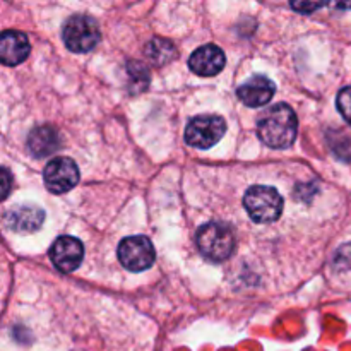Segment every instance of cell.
Instances as JSON below:
<instances>
[{
    "mask_svg": "<svg viewBox=\"0 0 351 351\" xmlns=\"http://www.w3.org/2000/svg\"><path fill=\"white\" fill-rule=\"evenodd\" d=\"M336 105H338V110L343 115V119H345L351 125V86H348V88H343L341 91L338 93Z\"/></svg>",
    "mask_w": 351,
    "mask_h": 351,
    "instance_id": "15",
    "label": "cell"
},
{
    "mask_svg": "<svg viewBox=\"0 0 351 351\" xmlns=\"http://www.w3.org/2000/svg\"><path fill=\"white\" fill-rule=\"evenodd\" d=\"M195 242H197L199 252L206 259L213 261V263H223V261H226L233 254L235 237H233L232 228L228 225L219 221H211L206 223V225H202L197 230Z\"/></svg>",
    "mask_w": 351,
    "mask_h": 351,
    "instance_id": "2",
    "label": "cell"
},
{
    "mask_svg": "<svg viewBox=\"0 0 351 351\" xmlns=\"http://www.w3.org/2000/svg\"><path fill=\"white\" fill-rule=\"evenodd\" d=\"M65 47L74 53H86L91 51L101 40V33L93 17L84 14H75L69 17L62 31Z\"/></svg>",
    "mask_w": 351,
    "mask_h": 351,
    "instance_id": "4",
    "label": "cell"
},
{
    "mask_svg": "<svg viewBox=\"0 0 351 351\" xmlns=\"http://www.w3.org/2000/svg\"><path fill=\"white\" fill-rule=\"evenodd\" d=\"M156 252L151 240L144 235L127 237L119 245V261L127 271L141 273L153 266Z\"/></svg>",
    "mask_w": 351,
    "mask_h": 351,
    "instance_id": "6",
    "label": "cell"
},
{
    "mask_svg": "<svg viewBox=\"0 0 351 351\" xmlns=\"http://www.w3.org/2000/svg\"><path fill=\"white\" fill-rule=\"evenodd\" d=\"M146 57L156 65L168 64L175 57L173 43L163 38H154L146 45Z\"/></svg>",
    "mask_w": 351,
    "mask_h": 351,
    "instance_id": "14",
    "label": "cell"
},
{
    "mask_svg": "<svg viewBox=\"0 0 351 351\" xmlns=\"http://www.w3.org/2000/svg\"><path fill=\"white\" fill-rule=\"evenodd\" d=\"M293 7L295 9H300V10L307 9V5H298V3H293ZM317 7H321V5H311V9H317Z\"/></svg>",
    "mask_w": 351,
    "mask_h": 351,
    "instance_id": "18",
    "label": "cell"
},
{
    "mask_svg": "<svg viewBox=\"0 0 351 351\" xmlns=\"http://www.w3.org/2000/svg\"><path fill=\"white\" fill-rule=\"evenodd\" d=\"M45 211L36 206H17L5 215V223L16 233H34L43 225Z\"/></svg>",
    "mask_w": 351,
    "mask_h": 351,
    "instance_id": "12",
    "label": "cell"
},
{
    "mask_svg": "<svg viewBox=\"0 0 351 351\" xmlns=\"http://www.w3.org/2000/svg\"><path fill=\"white\" fill-rule=\"evenodd\" d=\"M50 259L58 271L62 273H72L81 266L84 259V247L81 240L75 237L62 235L51 243Z\"/></svg>",
    "mask_w": 351,
    "mask_h": 351,
    "instance_id": "8",
    "label": "cell"
},
{
    "mask_svg": "<svg viewBox=\"0 0 351 351\" xmlns=\"http://www.w3.org/2000/svg\"><path fill=\"white\" fill-rule=\"evenodd\" d=\"M335 263L336 266L343 267V269H351V243L339 247V250L336 252Z\"/></svg>",
    "mask_w": 351,
    "mask_h": 351,
    "instance_id": "16",
    "label": "cell"
},
{
    "mask_svg": "<svg viewBox=\"0 0 351 351\" xmlns=\"http://www.w3.org/2000/svg\"><path fill=\"white\" fill-rule=\"evenodd\" d=\"M274 82L266 75H254L249 81L243 82L239 88L237 95H239L240 101L243 105L250 106V108H259V106L266 105L271 101L274 96Z\"/></svg>",
    "mask_w": 351,
    "mask_h": 351,
    "instance_id": "10",
    "label": "cell"
},
{
    "mask_svg": "<svg viewBox=\"0 0 351 351\" xmlns=\"http://www.w3.org/2000/svg\"><path fill=\"white\" fill-rule=\"evenodd\" d=\"M298 132V120L293 108L287 103H278L264 110L257 120V134L266 146L285 149L291 146Z\"/></svg>",
    "mask_w": 351,
    "mask_h": 351,
    "instance_id": "1",
    "label": "cell"
},
{
    "mask_svg": "<svg viewBox=\"0 0 351 351\" xmlns=\"http://www.w3.org/2000/svg\"><path fill=\"white\" fill-rule=\"evenodd\" d=\"M27 147L31 154L36 158H45L53 154L60 147V137L58 132L50 125L34 127L27 136Z\"/></svg>",
    "mask_w": 351,
    "mask_h": 351,
    "instance_id": "13",
    "label": "cell"
},
{
    "mask_svg": "<svg viewBox=\"0 0 351 351\" xmlns=\"http://www.w3.org/2000/svg\"><path fill=\"white\" fill-rule=\"evenodd\" d=\"M226 123L218 115H199L189 122L185 129V143L197 149H209L221 141Z\"/></svg>",
    "mask_w": 351,
    "mask_h": 351,
    "instance_id": "5",
    "label": "cell"
},
{
    "mask_svg": "<svg viewBox=\"0 0 351 351\" xmlns=\"http://www.w3.org/2000/svg\"><path fill=\"white\" fill-rule=\"evenodd\" d=\"M31 51L29 40L24 33L14 29L3 31L0 36V58L3 65H19Z\"/></svg>",
    "mask_w": 351,
    "mask_h": 351,
    "instance_id": "11",
    "label": "cell"
},
{
    "mask_svg": "<svg viewBox=\"0 0 351 351\" xmlns=\"http://www.w3.org/2000/svg\"><path fill=\"white\" fill-rule=\"evenodd\" d=\"M243 206L256 223H273L283 213V197L267 185H254L243 197Z\"/></svg>",
    "mask_w": 351,
    "mask_h": 351,
    "instance_id": "3",
    "label": "cell"
},
{
    "mask_svg": "<svg viewBox=\"0 0 351 351\" xmlns=\"http://www.w3.org/2000/svg\"><path fill=\"white\" fill-rule=\"evenodd\" d=\"M2 175H3V187H2V191H3V199L7 197V195H9V185H10V175H9V171L5 170V168H3L2 170Z\"/></svg>",
    "mask_w": 351,
    "mask_h": 351,
    "instance_id": "17",
    "label": "cell"
},
{
    "mask_svg": "<svg viewBox=\"0 0 351 351\" xmlns=\"http://www.w3.org/2000/svg\"><path fill=\"white\" fill-rule=\"evenodd\" d=\"M226 64L225 51L216 45H202L189 58V67L194 74L211 77L219 74Z\"/></svg>",
    "mask_w": 351,
    "mask_h": 351,
    "instance_id": "9",
    "label": "cell"
},
{
    "mask_svg": "<svg viewBox=\"0 0 351 351\" xmlns=\"http://www.w3.org/2000/svg\"><path fill=\"white\" fill-rule=\"evenodd\" d=\"M45 187L51 194H65L72 191L79 182V168L71 158H55L45 167L43 171Z\"/></svg>",
    "mask_w": 351,
    "mask_h": 351,
    "instance_id": "7",
    "label": "cell"
}]
</instances>
